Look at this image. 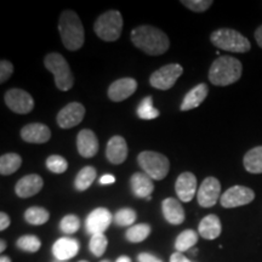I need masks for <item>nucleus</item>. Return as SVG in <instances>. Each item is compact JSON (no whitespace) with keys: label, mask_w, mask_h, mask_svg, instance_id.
Returning <instances> with one entry per match:
<instances>
[{"label":"nucleus","mask_w":262,"mask_h":262,"mask_svg":"<svg viewBox=\"0 0 262 262\" xmlns=\"http://www.w3.org/2000/svg\"><path fill=\"white\" fill-rule=\"evenodd\" d=\"M130 38L137 49L149 56H160L170 48L168 35L159 28L149 25L139 26L133 29Z\"/></svg>","instance_id":"obj_1"},{"label":"nucleus","mask_w":262,"mask_h":262,"mask_svg":"<svg viewBox=\"0 0 262 262\" xmlns=\"http://www.w3.org/2000/svg\"><path fill=\"white\" fill-rule=\"evenodd\" d=\"M58 32L63 47L70 51H77L84 45L85 33L79 16L72 10H66L60 16Z\"/></svg>","instance_id":"obj_2"},{"label":"nucleus","mask_w":262,"mask_h":262,"mask_svg":"<svg viewBox=\"0 0 262 262\" xmlns=\"http://www.w3.org/2000/svg\"><path fill=\"white\" fill-rule=\"evenodd\" d=\"M243 66L238 58L232 56H220L212 62L209 70V80L216 86H227L241 79Z\"/></svg>","instance_id":"obj_3"},{"label":"nucleus","mask_w":262,"mask_h":262,"mask_svg":"<svg viewBox=\"0 0 262 262\" xmlns=\"http://www.w3.org/2000/svg\"><path fill=\"white\" fill-rule=\"evenodd\" d=\"M210 41L217 49L229 52H238V54H245L251 49L250 41L242 33L231 28L214 31L210 34Z\"/></svg>","instance_id":"obj_4"},{"label":"nucleus","mask_w":262,"mask_h":262,"mask_svg":"<svg viewBox=\"0 0 262 262\" xmlns=\"http://www.w3.org/2000/svg\"><path fill=\"white\" fill-rule=\"evenodd\" d=\"M44 66L50 71L55 78V84L61 91H68L73 88L74 77L72 73L70 64L66 58L58 52L48 54L44 58Z\"/></svg>","instance_id":"obj_5"},{"label":"nucleus","mask_w":262,"mask_h":262,"mask_svg":"<svg viewBox=\"0 0 262 262\" xmlns=\"http://www.w3.org/2000/svg\"><path fill=\"white\" fill-rule=\"evenodd\" d=\"M94 31L97 37L104 41L118 40L123 31L122 14L117 10L103 12L95 21Z\"/></svg>","instance_id":"obj_6"},{"label":"nucleus","mask_w":262,"mask_h":262,"mask_svg":"<svg viewBox=\"0 0 262 262\" xmlns=\"http://www.w3.org/2000/svg\"><path fill=\"white\" fill-rule=\"evenodd\" d=\"M139 165L143 172L147 173L152 180H164L170 170V162L168 157L153 150H143L139 157Z\"/></svg>","instance_id":"obj_7"},{"label":"nucleus","mask_w":262,"mask_h":262,"mask_svg":"<svg viewBox=\"0 0 262 262\" xmlns=\"http://www.w3.org/2000/svg\"><path fill=\"white\" fill-rule=\"evenodd\" d=\"M183 73V68L179 63H169L153 72L149 84L158 90H169Z\"/></svg>","instance_id":"obj_8"},{"label":"nucleus","mask_w":262,"mask_h":262,"mask_svg":"<svg viewBox=\"0 0 262 262\" xmlns=\"http://www.w3.org/2000/svg\"><path fill=\"white\" fill-rule=\"evenodd\" d=\"M255 199V192L251 188L245 186H233L228 188L224 194L221 195L220 203L226 209H233L238 206L250 204Z\"/></svg>","instance_id":"obj_9"},{"label":"nucleus","mask_w":262,"mask_h":262,"mask_svg":"<svg viewBox=\"0 0 262 262\" xmlns=\"http://www.w3.org/2000/svg\"><path fill=\"white\" fill-rule=\"evenodd\" d=\"M5 103L12 112L28 114L34 108V100L27 91L21 89H10L5 93Z\"/></svg>","instance_id":"obj_10"},{"label":"nucleus","mask_w":262,"mask_h":262,"mask_svg":"<svg viewBox=\"0 0 262 262\" xmlns=\"http://www.w3.org/2000/svg\"><path fill=\"white\" fill-rule=\"evenodd\" d=\"M221 183L216 178L209 176L202 182L196 193V201L202 208H211L221 198Z\"/></svg>","instance_id":"obj_11"},{"label":"nucleus","mask_w":262,"mask_h":262,"mask_svg":"<svg viewBox=\"0 0 262 262\" xmlns=\"http://www.w3.org/2000/svg\"><path fill=\"white\" fill-rule=\"evenodd\" d=\"M85 117V107L79 102H71L58 112L56 122L61 129H72L79 125Z\"/></svg>","instance_id":"obj_12"},{"label":"nucleus","mask_w":262,"mask_h":262,"mask_svg":"<svg viewBox=\"0 0 262 262\" xmlns=\"http://www.w3.org/2000/svg\"><path fill=\"white\" fill-rule=\"evenodd\" d=\"M114 217L111 211L106 208H97L88 215L85 221V228L86 232L91 235L104 233V231L110 227Z\"/></svg>","instance_id":"obj_13"},{"label":"nucleus","mask_w":262,"mask_h":262,"mask_svg":"<svg viewBox=\"0 0 262 262\" xmlns=\"http://www.w3.org/2000/svg\"><path fill=\"white\" fill-rule=\"evenodd\" d=\"M137 89V81L134 78H120L108 88V97L113 102H122L129 98Z\"/></svg>","instance_id":"obj_14"},{"label":"nucleus","mask_w":262,"mask_h":262,"mask_svg":"<svg viewBox=\"0 0 262 262\" xmlns=\"http://www.w3.org/2000/svg\"><path fill=\"white\" fill-rule=\"evenodd\" d=\"M42 186H44V181L41 176H39L38 173H29L18 180L15 186V192L19 198H31L41 191Z\"/></svg>","instance_id":"obj_15"},{"label":"nucleus","mask_w":262,"mask_h":262,"mask_svg":"<svg viewBox=\"0 0 262 262\" xmlns=\"http://www.w3.org/2000/svg\"><path fill=\"white\" fill-rule=\"evenodd\" d=\"M175 191L179 199L183 203L191 202L196 192V178L194 173L182 172L176 180Z\"/></svg>","instance_id":"obj_16"},{"label":"nucleus","mask_w":262,"mask_h":262,"mask_svg":"<svg viewBox=\"0 0 262 262\" xmlns=\"http://www.w3.org/2000/svg\"><path fill=\"white\" fill-rule=\"evenodd\" d=\"M98 140L93 130L83 129L77 136V148L83 158H93L98 152Z\"/></svg>","instance_id":"obj_17"},{"label":"nucleus","mask_w":262,"mask_h":262,"mask_svg":"<svg viewBox=\"0 0 262 262\" xmlns=\"http://www.w3.org/2000/svg\"><path fill=\"white\" fill-rule=\"evenodd\" d=\"M127 143L124 137L116 135L108 141L106 147V157L108 162L114 164V165H119L123 164L127 158Z\"/></svg>","instance_id":"obj_18"},{"label":"nucleus","mask_w":262,"mask_h":262,"mask_svg":"<svg viewBox=\"0 0 262 262\" xmlns=\"http://www.w3.org/2000/svg\"><path fill=\"white\" fill-rule=\"evenodd\" d=\"M21 137L28 143H47L51 139V130L41 123H32L22 127Z\"/></svg>","instance_id":"obj_19"},{"label":"nucleus","mask_w":262,"mask_h":262,"mask_svg":"<svg viewBox=\"0 0 262 262\" xmlns=\"http://www.w3.org/2000/svg\"><path fill=\"white\" fill-rule=\"evenodd\" d=\"M79 247V242L77 239L63 237L57 239L52 245V254H54L56 260L67 261L78 254Z\"/></svg>","instance_id":"obj_20"},{"label":"nucleus","mask_w":262,"mask_h":262,"mask_svg":"<svg viewBox=\"0 0 262 262\" xmlns=\"http://www.w3.org/2000/svg\"><path fill=\"white\" fill-rule=\"evenodd\" d=\"M131 189L137 198H145L152 196L155 191V183L153 180L145 172H135L130 179Z\"/></svg>","instance_id":"obj_21"},{"label":"nucleus","mask_w":262,"mask_h":262,"mask_svg":"<svg viewBox=\"0 0 262 262\" xmlns=\"http://www.w3.org/2000/svg\"><path fill=\"white\" fill-rule=\"evenodd\" d=\"M162 212L164 219L171 225H181L185 221V210L181 203L175 198H166L162 203Z\"/></svg>","instance_id":"obj_22"},{"label":"nucleus","mask_w":262,"mask_h":262,"mask_svg":"<svg viewBox=\"0 0 262 262\" xmlns=\"http://www.w3.org/2000/svg\"><path fill=\"white\" fill-rule=\"evenodd\" d=\"M222 232L221 221L219 216L214 214H210L205 216L203 220L199 222L198 226V233L202 238L206 239V241H214V239L220 237Z\"/></svg>","instance_id":"obj_23"},{"label":"nucleus","mask_w":262,"mask_h":262,"mask_svg":"<svg viewBox=\"0 0 262 262\" xmlns=\"http://www.w3.org/2000/svg\"><path fill=\"white\" fill-rule=\"evenodd\" d=\"M209 94V88L208 85L202 83L198 84L196 86L193 88L192 90H189L186 96L183 97L182 104H181V111L186 112V111L193 110V108L199 107L204 102V100Z\"/></svg>","instance_id":"obj_24"},{"label":"nucleus","mask_w":262,"mask_h":262,"mask_svg":"<svg viewBox=\"0 0 262 262\" xmlns=\"http://www.w3.org/2000/svg\"><path fill=\"white\" fill-rule=\"evenodd\" d=\"M244 168L250 173H262V146L248 150L243 159Z\"/></svg>","instance_id":"obj_25"},{"label":"nucleus","mask_w":262,"mask_h":262,"mask_svg":"<svg viewBox=\"0 0 262 262\" xmlns=\"http://www.w3.org/2000/svg\"><path fill=\"white\" fill-rule=\"evenodd\" d=\"M95 179H96V169L94 166H84L75 176L74 187L79 192L86 191L93 185Z\"/></svg>","instance_id":"obj_26"},{"label":"nucleus","mask_w":262,"mask_h":262,"mask_svg":"<svg viewBox=\"0 0 262 262\" xmlns=\"http://www.w3.org/2000/svg\"><path fill=\"white\" fill-rule=\"evenodd\" d=\"M22 165V158L17 153H6L0 158V173L3 176L11 175L17 171Z\"/></svg>","instance_id":"obj_27"},{"label":"nucleus","mask_w":262,"mask_h":262,"mask_svg":"<svg viewBox=\"0 0 262 262\" xmlns=\"http://www.w3.org/2000/svg\"><path fill=\"white\" fill-rule=\"evenodd\" d=\"M198 242V232L193 229H186L178 235L175 242V249L179 253H183L192 249Z\"/></svg>","instance_id":"obj_28"},{"label":"nucleus","mask_w":262,"mask_h":262,"mask_svg":"<svg viewBox=\"0 0 262 262\" xmlns=\"http://www.w3.org/2000/svg\"><path fill=\"white\" fill-rule=\"evenodd\" d=\"M50 219V214L47 209L40 208V206H31L25 211V220L29 225L41 226L47 224Z\"/></svg>","instance_id":"obj_29"},{"label":"nucleus","mask_w":262,"mask_h":262,"mask_svg":"<svg viewBox=\"0 0 262 262\" xmlns=\"http://www.w3.org/2000/svg\"><path fill=\"white\" fill-rule=\"evenodd\" d=\"M150 226L148 224H139L131 226L130 228H127L125 232V238L130 243H141V242L146 241L150 234Z\"/></svg>","instance_id":"obj_30"},{"label":"nucleus","mask_w":262,"mask_h":262,"mask_svg":"<svg viewBox=\"0 0 262 262\" xmlns=\"http://www.w3.org/2000/svg\"><path fill=\"white\" fill-rule=\"evenodd\" d=\"M159 111L153 107V97L146 96L137 107V116L143 120H152L159 117Z\"/></svg>","instance_id":"obj_31"},{"label":"nucleus","mask_w":262,"mask_h":262,"mask_svg":"<svg viewBox=\"0 0 262 262\" xmlns=\"http://www.w3.org/2000/svg\"><path fill=\"white\" fill-rule=\"evenodd\" d=\"M16 245H17V248L22 251H27V253H37L41 247V242L37 235L27 234V235H22V237H19L17 239V242H16Z\"/></svg>","instance_id":"obj_32"},{"label":"nucleus","mask_w":262,"mask_h":262,"mask_svg":"<svg viewBox=\"0 0 262 262\" xmlns=\"http://www.w3.org/2000/svg\"><path fill=\"white\" fill-rule=\"evenodd\" d=\"M136 211L130 208L120 209L114 215V222L119 227H131L134 226V222L136 221Z\"/></svg>","instance_id":"obj_33"},{"label":"nucleus","mask_w":262,"mask_h":262,"mask_svg":"<svg viewBox=\"0 0 262 262\" xmlns=\"http://www.w3.org/2000/svg\"><path fill=\"white\" fill-rule=\"evenodd\" d=\"M108 245V239L104 233L94 234L91 235V239L89 242V249L91 254L96 257H101L106 253V249Z\"/></svg>","instance_id":"obj_34"},{"label":"nucleus","mask_w":262,"mask_h":262,"mask_svg":"<svg viewBox=\"0 0 262 262\" xmlns=\"http://www.w3.org/2000/svg\"><path fill=\"white\" fill-rule=\"evenodd\" d=\"M61 231L66 234H74L75 232L79 231L80 220L77 215H66L60 222Z\"/></svg>","instance_id":"obj_35"},{"label":"nucleus","mask_w":262,"mask_h":262,"mask_svg":"<svg viewBox=\"0 0 262 262\" xmlns=\"http://www.w3.org/2000/svg\"><path fill=\"white\" fill-rule=\"evenodd\" d=\"M47 168L54 173H63L68 169V163L63 157L52 155L47 159Z\"/></svg>","instance_id":"obj_36"},{"label":"nucleus","mask_w":262,"mask_h":262,"mask_svg":"<svg viewBox=\"0 0 262 262\" xmlns=\"http://www.w3.org/2000/svg\"><path fill=\"white\" fill-rule=\"evenodd\" d=\"M182 5L194 12H204L212 5L211 0H182Z\"/></svg>","instance_id":"obj_37"},{"label":"nucleus","mask_w":262,"mask_h":262,"mask_svg":"<svg viewBox=\"0 0 262 262\" xmlns=\"http://www.w3.org/2000/svg\"><path fill=\"white\" fill-rule=\"evenodd\" d=\"M12 73H14V66L10 61L3 60L0 62V83H5L10 79Z\"/></svg>","instance_id":"obj_38"},{"label":"nucleus","mask_w":262,"mask_h":262,"mask_svg":"<svg viewBox=\"0 0 262 262\" xmlns=\"http://www.w3.org/2000/svg\"><path fill=\"white\" fill-rule=\"evenodd\" d=\"M137 261L139 262H163L160 258H158L155 255L149 254V253H141L137 256Z\"/></svg>","instance_id":"obj_39"},{"label":"nucleus","mask_w":262,"mask_h":262,"mask_svg":"<svg viewBox=\"0 0 262 262\" xmlns=\"http://www.w3.org/2000/svg\"><path fill=\"white\" fill-rule=\"evenodd\" d=\"M10 224H11L10 216L4 211L0 212V231H5L10 226Z\"/></svg>","instance_id":"obj_40"},{"label":"nucleus","mask_w":262,"mask_h":262,"mask_svg":"<svg viewBox=\"0 0 262 262\" xmlns=\"http://www.w3.org/2000/svg\"><path fill=\"white\" fill-rule=\"evenodd\" d=\"M170 262H192V261L189 260V258L186 257L182 253L176 251V253H173L171 255V257H170Z\"/></svg>","instance_id":"obj_41"},{"label":"nucleus","mask_w":262,"mask_h":262,"mask_svg":"<svg viewBox=\"0 0 262 262\" xmlns=\"http://www.w3.org/2000/svg\"><path fill=\"white\" fill-rule=\"evenodd\" d=\"M114 182H116V178L113 175H111V173H106V175L101 176L100 179L101 185H111V183Z\"/></svg>","instance_id":"obj_42"},{"label":"nucleus","mask_w":262,"mask_h":262,"mask_svg":"<svg viewBox=\"0 0 262 262\" xmlns=\"http://www.w3.org/2000/svg\"><path fill=\"white\" fill-rule=\"evenodd\" d=\"M255 40H256L257 45L262 49V26H260L256 31H255Z\"/></svg>","instance_id":"obj_43"},{"label":"nucleus","mask_w":262,"mask_h":262,"mask_svg":"<svg viewBox=\"0 0 262 262\" xmlns=\"http://www.w3.org/2000/svg\"><path fill=\"white\" fill-rule=\"evenodd\" d=\"M116 262H131V258L125 256V255H123V256H119L117 258Z\"/></svg>","instance_id":"obj_44"},{"label":"nucleus","mask_w":262,"mask_h":262,"mask_svg":"<svg viewBox=\"0 0 262 262\" xmlns=\"http://www.w3.org/2000/svg\"><path fill=\"white\" fill-rule=\"evenodd\" d=\"M6 249V242L4 241V239H2V241H0V251H4Z\"/></svg>","instance_id":"obj_45"},{"label":"nucleus","mask_w":262,"mask_h":262,"mask_svg":"<svg viewBox=\"0 0 262 262\" xmlns=\"http://www.w3.org/2000/svg\"><path fill=\"white\" fill-rule=\"evenodd\" d=\"M0 262H11V258L9 256H2L0 257Z\"/></svg>","instance_id":"obj_46"},{"label":"nucleus","mask_w":262,"mask_h":262,"mask_svg":"<svg viewBox=\"0 0 262 262\" xmlns=\"http://www.w3.org/2000/svg\"><path fill=\"white\" fill-rule=\"evenodd\" d=\"M52 262H66V261H60V260H54Z\"/></svg>","instance_id":"obj_47"},{"label":"nucleus","mask_w":262,"mask_h":262,"mask_svg":"<svg viewBox=\"0 0 262 262\" xmlns=\"http://www.w3.org/2000/svg\"><path fill=\"white\" fill-rule=\"evenodd\" d=\"M101 262H111V261H108V260H102Z\"/></svg>","instance_id":"obj_48"},{"label":"nucleus","mask_w":262,"mask_h":262,"mask_svg":"<svg viewBox=\"0 0 262 262\" xmlns=\"http://www.w3.org/2000/svg\"><path fill=\"white\" fill-rule=\"evenodd\" d=\"M79 262H88V261H85V260H83V261H79Z\"/></svg>","instance_id":"obj_49"}]
</instances>
